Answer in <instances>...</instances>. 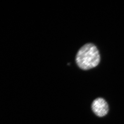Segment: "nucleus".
Masks as SVG:
<instances>
[{"instance_id":"nucleus-1","label":"nucleus","mask_w":124,"mask_h":124,"mask_svg":"<svg viewBox=\"0 0 124 124\" xmlns=\"http://www.w3.org/2000/svg\"><path fill=\"white\" fill-rule=\"evenodd\" d=\"M76 61L79 67L83 70L96 67L100 62V55L97 48L92 43L85 45L77 52Z\"/></svg>"},{"instance_id":"nucleus-2","label":"nucleus","mask_w":124,"mask_h":124,"mask_svg":"<svg viewBox=\"0 0 124 124\" xmlns=\"http://www.w3.org/2000/svg\"><path fill=\"white\" fill-rule=\"evenodd\" d=\"M92 111L96 116L99 117H104L109 112V106L105 100L98 97L94 100L91 104Z\"/></svg>"}]
</instances>
